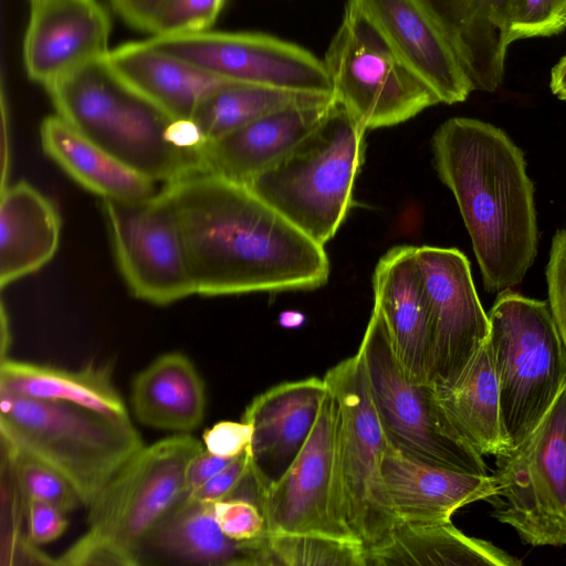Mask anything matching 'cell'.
<instances>
[{
	"mask_svg": "<svg viewBox=\"0 0 566 566\" xmlns=\"http://www.w3.org/2000/svg\"><path fill=\"white\" fill-rule=\"evenodd\" d=\"M305 316L296 311H286L280 314L279 323L284 328H297L303 325Z\"/></svg>",
	"mask_w": 566,
	"mask_h": 566,
	"instance_id": "cell-44",
	"label": "cell"
},
{
	"mask_svg": "<svg viewBox=\"0 0 566 566\" xmlns=\"http://www.w3.org/2000/svg\"><path fill=\"white\" fill-rule=\"evenodd\" d=\"M334 97L264 115L202 148L206 171L249 185L282 159L328 114Z\"/></svg>",
	"mask_w": 566,
	"mask_h": 566,
	"instance_id": "cell-22",
	"label": "cell"
},
{
	"mask_svg": "<svg viewBox=\"0 0 566 566\" xmlns=\"http://www.w3.org/2000/svg\"><path fill=\"white\" fill-rule=\"evenodd\" d=\"M365 132L335 102L308 135L247 186L324 245L349 211L355 177L364 158Z\"/></svg>",
	"mask_w": 566,
	"mask_h": 566,
	"instance_id": "cell-6",
	"label": "cell"
},
{
	"mask_svg": "<svg viewBox=\"0 0 566 566\" xmlns=\"http://www.w3.org/2000/svg\"><path fill=\"white\" fill-rule=\"evenodd\" d=\"M0 390L39 399L75 403L105 416L129 419L113 381L111 365H86L77 370L12 358L1 359Z\"/></svg>",
	"mask_w": 566,
	"mask_h": 566,
	"instance_id": "cell-28",
	"label": "cell"
},
{
	"mask_svg": "<svg viewBox=\"0 0 566 566\" xmlns=\"http://www.w3.org/2000/svg\"><path fill=\"white\" fill-rule=\"evenodd\" d=\"M416 255L430 317L429 382L436 388H448L485 344L489 314L461 251L423 245L416 247Z\"/></svg>",
	"mask_w": 566,
	"mask_h": 566,
	"instance_id": "cell-15",
	"label": "cell"
},
{
	"mask_svg": "<svg viewBox=\"0 0 566 566\" xmlns=\"http://www.w3.org/2000/svg\"><path fill=\"white\" fill-rule=\"evenodd\" d=\"M265 566H367L366 551L354 539L321 534H266Z\"/></svg>",
	"mask_w": 566,
	"mask_h": 566,
	"instance_id": "cell-32",
	"label": "cell"
},
{
	"mask_svg": "<svg viewBox=\"0 0 566 566\" xmlns=\"http://www.w3.org/2000/svg\"><path fill=\"white\" fill-rule=\"evenodd\" d=\"M463 64L474 90L502 83L518 0H426Z\"/></svg>",
	"mask_w": 566,
	"mask_h": 566,
	"instance_id": "cell-23",
	"label": "cell"
},
{
	"mask_svg": "<svg viewBox=\"0 0 566 566\" xmlns=\"http://www.w3.org/2000/svg\"><path fill=\"white\" fill-rule=\"evenodd\" d=\"M99 62L122 86L172 119H191L209 95L231 83L146 40L108 50Z\"/></svg>",
	"mask_w": 566,
	"mask_h": 566,
	"instance_id": "cell-20",
	"label": "cell"
},
{
	"mask_svg": "<svg viewBox=\"0 0 566 566\" xmlns=\"http://www.w3.org/2000/svg\"><path fill=\"white\" fill-rule=\"evenodd\" d=\"M2 454L7 458L25 504L29 500H40L56 506L64 513L83 506L70 482L48 464L4 447H2Z\"/></svg>",
	"mask_w": 566,
	"mask_h": 566,
	"instance_id": "cell-33",
	"label": "cell"
},
{
	"mask_svg": "<svg viewBox=\"0 0 566 566\" xmlns=\"http://www.w3.org/2000/svg\"><path fill=\"white\" fill-rule=\"evenodd\" d=\"M203 443L177 433L144 446L88 507L87 532L72 546L84 565H138L144 544L187 495L186 472Z\"/></svg>",
	"mask_w": 566,
	"mask_h": 566,
	"instance_id": "cell-5",
	"label": "cell"
},
{
	"mask_svg": "<svg viewBox=\"0 0 566 566\" xmlns=\"http://www.w3.org/2000/svg\"><path fill=\"white\" fill-rule=\"evenodd\" d=\"M367 566H518L515 556L491 542L471 537L451 522L398 523L389 542L366 555Z\"/></svg>",
	"mask_w": 566,
	"mask_h": 566,
	"instance_id": "cell-29",
	"label": "cell"
},
{
	"mask_svg": "<svg viewBox=\"0 0 566 566\" xmlns=\"http://www.w3.org/2000/svg\"><path fill=\"white\" fill-rule=\"evenodd\" d=\"M146 41L230 82L332 95L323 60L298 44L266 33L207 30L151 35Z\"/></svg>",
	"mask_w": 566,
	"mask_h": 566,
	"instance_id": "cell-13",
	"label": "cell"
},
{
	"mask_svg": "<svg viewBox=\"0 0 566 566\" xmlns=\"http://www.w3.org/2000/svg\"><path fill=\"white\" fill-rule=\"evenodd\" d=\"M373 289L407 375L429 382L430 317L416 247L390 249L375 268Z\"/></svg>",
	"mask_w": 566,
	"mask_h": 566,
	"instance_id": "cell-21",
	"label": "cell"
},
{
	"mask_svg": "<svg viewBox=\"0 0 566 566\" xmlns=\"http://www.w3.org/2000/svg\"><path fill=\"white\" fill-rule=\"evenodd\" d=\"M338 401L328 387L312 432L285 474L256 496L268 534L356 541L344 517L337 465Z\"/></svg>",
	"mask_w": 566,
	"mask_h": 566,
	"instance_id": "cell-14",
	"label": "cell"
},
{
	"mask_svg": "<svg viewBox=\"0 0 566 566\" xmlns=\"http://www.w3.org/2000/svg\"><path fill=\"white\" fill-rule=\"evenodd\" d=\"M40 139L46 156L102 199H143L156 193L155 181L113 157L57 114L43 119Z\"/></svg>",
	"mask_w": 566,
	"mask_h": 566,
	"instance_id": "cell-27",
	"label": "cell"
},
{
	"mask_svg": "<svg viewBox=\"0 0 566 566\" xmlns=\"http://www.w3.org/2000/svg\"><path fill=\"white\" fill-rule=\"evenodd\" d=\"M163 191L178 214L197 294L313 290L327 282L324 245L247 185L197 171Z\"/></svg>",
	"mask_w": 566,
	"mask_h": 566,
	"instance_id": "cell-1",
	"label": "cell"
},
{
	"mask_svg": "<svg viewBox=\"0 0 566 566\" xmlns=\"http://www.w3.org/2000/svg\"><path fill=\"white\" fill-rule=\"evenodd\" d=\"M358 350L384 433L394 449L429 465L488 474L483 457L457 431L434 386L407 375L376 305Z\"/></svg>",
	"mask_w": 566,
	"mask_h": 566,
	"instance_id": "cell-8",
	"label": "cell"
},
{
	"mask_svg": "<svg viewBox=\"0 0 566 566\" xmlns=\"http://www.w3.org/2000/svg\"><path fill=\"white\" fill-rule=\"evenodd\" d=\"M111 20L97 0H45L31 6L23 41L28 76L44 87L108 51Z\"/></svg>",
	"mask_w": 566,
	"mask_h": 566,
	"instance_id": "cell-18",
	"label": "cell"
},
{
	"mask_svg": "<svg viewBox=\"0 0 566 566\" xmlns=\"http://www.w3.org/2000/svg\"><path fill=\"white\" fill-rule=\"evenodd\" d=\"M400 61L440 103L455 104L474 90L451 41L426 0H353Z\"/></svg>",
	"mask_w": 566,
	"mask_h": 566,
	"instance_id": "cell-16",
	"label": "cell"
},
{
	"mask_svg": "<svg viewBox=\"0 0 566 566\" xmlns=\"http://www.w3.org/2000/svg\"><path fill=\"white\" fill-rule=\"evenodd\" d=\"M323 61L334 101L365 130L403 123L440 103L353 0L345 3Z\"/></svg>",
	"mask_w": 566,
	"mask_h": 566,
	"instance_id": "cell-10",
	"label": "cell"
},
{
	"mask_svg": "<svg viewBox=\"0 0 566 566\" xmlns=\"http://www.w3.org/2000/svg\"><path fill=\"white\" fill-rule=\"evenodd\" d=\"M434 167L451 190L491 293L517 285L537 251L534 187L522 150L502 129L452 117L432 137Z\"/></svg>",
	"mask_w": 566,
	"mask_h": 566,
	"instance_id": "cell-2",
	"label": "cell"
},
{
	"mask_svg": "<svg viewBox=\"0 0 566 566\" xmlns=\"http://www.w3.org/2000/svg\"><path fill=\"white\" fill-rule=\"evenodd\" d=\"M486 344L499 381L505 452L541 422L566 387V347L544 301L501 292Z\"/></svg>",
	"mask_w": 566,
	"mask_h": 566,
	"instance_id": "cell-7",
	"label": "cell"
},
{
	"mask_svg": "<svg viewBox=\"0 0 566 566\" xmlns=\"http://www.w3.org/2000/svg\"><path fill=\"white\" fill-rule=\"evenodd\" d=\"M250 474L251 455L248 448L237 455L221 472L189 494V496L208 503L233 497Z\"/></svg>",
	"mask_w": 566,
	"mask_h": 566,
	"instance_id": "cell-38",
	"label": "cell"
},
{
	"mask_svg": "<svg viewBox=\"0 0 566 566\" xmlns=\"http://www.w3.org/2000/svg\"><path fill=\"white\" fill-rule=\"evenodd\" d=\"M43 1H45V0H30L31 6L43 2Z\"/></svg>",
	"mask_w": 566,
	"mask_h": 566,
	"instance_id": "cell-46",
	"label": "cell"
},
{
	"mask_svg": "<svg viewBox=\"0 0 566 566\" xmlns=\"http://www.w3.org/2000/svg\"><path fill=\"white\" fill-rule=\"evenodd\" d=\"M109 2L128 25L150 33L164 0H109Z\"/></svg>",
	"mask_w": 566,
	"mask_h": 566,
	"instance_id": "cell-41",
	"label": "cell"
},
{
	"mask_svg": "<svg viewBox=\"0 0 566 566\" xmlns=\"http://www.w3.org/2000/svg\"><path fill=\"white\" fill-rule=\"evenodd\" d=\"M130 403L144 426L188 433L203 420L205 385L186 355L167 353L135 376Z\"/></svg>",
	"mask_w": 566,
	"mask_h": 566,
	"instance_id": "cell-26",
	"label": "cell"
},
{
	"mask_svg": "<svg viewBox=\"0 0 566 566\" xmlns=\"http://www.w3.org/2000/svg\"><path fill=\"white\" fill-rule=\"evenodd\" d=\"M492 516L532 546L566 545V387L533 431L496 455Z\"/></svg>",
	"mask_w": 566,
	"mask_h": 566,
	"instance_id": "cell-11",
	"label": "cell"
},
{
	"mask_svg": "<svg viewBox=\"0 0 566 566\" xmlns=\"http://www.w3.org/2000/svg\"><path fill=\"white\" fill-rule=\"evenodd\" d=\"M549 86L555 96L566 101V54L553 67Z\"/></svg>",
	"mask_w": 566,
	"mask_h": 566,
	"instance_id": "cell-43",
	"label": "cell"
},
{
	"mask_svg": "<svg viewBox=\"0 0 566 566\" xmlns=\"http://www.w3.org/2000/svg\"><path fill=\"white\" fill-rule=\"evenodd\" d=\"M566 28V0H518L511 24V41L549 36Z\"/></svg>",
	"mask_w": 566,
	"mask_h": 566,
	"instance_id": "cell-35",
	"label": "cell"
},
{
	"mask_svg": "<svg viewBox=\"0 0 566 566\" xmlns=\"http://www.w3.org/2000/svg\"><path fill=\"white\" fill-rule=\"evenodd\" d=\"M226 0H164L151 35H170L210 30Z\"/></svg>",
	"mask_w": 566,
	"mask_h": 566,
	"instance_id": "cell-34",
	"label": "cell"
},
{
	"mask_svg": "<svg viewBox=\"0 0 566 566\" xmlns=\"http://www.w3.org/2000/svg\"><path fill=\"white\" fill-rule=\"evenodd\" d=\"M331 98L333 95L231 82L209 95L191 119L206 143L221 138L270 113Z\"/></svg>",
	"mask_w": 566,
	"mask_h": 566,
	"instance_id": "cell-31",
	"label": "cell"
},
{
	"mask_svg": "<svg viewBox=\"0 0 566 566\" xmlns=\"http://www.w3.org/2000/svg\"><path fill=\"white\" fill-rule=\"evenodd\" d=\"M324 378L338 401L337 465L345 523L367 555L389 542L397 524L381 474L387 439L359 350Z\"/></svg>",
	"mask_w": 566,
	"mask_h": 566,
	"instance_id": "cell-9",
	"label": "cell"
},
{
	"mask_svg": "<svg viewBox=\"0 0 566 566\" xmlns=\"http://www.w3.org/2000/svg\"><path fill=\"white\" fill-rule=\"evenodd\" d=\"M221 531L234 541H252L266 534L265 520L258 504L241 497L213 503Z\"/></svg>",
	"mask_w": 566,
	"mask_h": 566,
	"instance_id": "cell-36",
	"label": "cell"
},
{
	"mask_svg": "<svg viewBox=\"0 0 566 566\" xmlns=\"http://www.w3.org/2000/svg\"><path fill=\"white\" fill-rule=\"evenodd\" d=\"M10 347V331H9V323L8 317L4 311V306L2 304L1 310V359H4L9 356H7V353Z\"/></svg>",
	"mask_w": 566,
	"mask_h": 566,
	"instance_id": "cell-45",
	"label": "cell"
},
{
	"mask_svg": "<svg viewBox=\"0 0 566 566\" xmlns=\"http://www.w3.org/2000/svg\"><path fill=\"white\" fill-rule=\"evenodd\" d=\"M252 427L244 421H220L207 429L202 434L205 449L209 452L233 458L249 448Z\"/></svg>",
	"mask_w": 566,
	"mask_h": 566,
	"instance_id": "cell-40",
	"label": "cell"
},
{
	"mask_svg": "<svg viewBox=\"0 0 566 566\" xmlns=\"http://www.w3.org/2000/svg\"><path fill=\"white\" fill-rule=\"evenodd\" d=\"M328 391L325 378L283 382L256 396L241 420L252 427L249 446L256 496L293 464L317 419Z\"/></svg>",
	"mask_w": 566,
	"mask_h": 566,
	"instance_id": "cell-17",
	"label": "cell"
},
{
	"mask_svg": "<svg viewBox=\"0 0 566 566\" xmlns=\"http://www.w3.org/2000/svg\"><path fill=\"white\" fill-rule=\"evenodd\" d=\"M56 114L113 157L164 185L206 171L200 151L180 147L175 119L87 64L45 87Z\"/></svg>",
	"mask_w": 566,
	"mask_h": 566,
	"instance_id": "cell-4",
	"label": "cell"
},
{
	"mask_svg": "<svg viewBox=\"0 0 566 566\" xmlns=\"http://www.w3.org/2000/svg\"><path fill=\"white\" fill-rule=\"evenodd\" d=\"M436 392L457 431L479 454L505 452L499 381L486 342L458 381Z\"/></svg>",
	"mask_w": 566,
	"mask_h": 566,
	"instance_id": "cell-30",
	"label": "cell"
},
{
	"mask_svg": "<svg viewBox=\"0 0 566 566\" xmlns=\"http://www.w3.org/2000/svg\"><path fill=\"white\" fill-rule=\"evenodd\" d=\"M61 219L53 202L27 181L1 189L0 286L40 270L54 256Z\"/></svg>",
	"mask_w": 566,
	"mask_h": 566,
	"instance_id": "cell-25",
	"label": "cell"
},
{
	"mask_svg": "<svg viewBox=\"0 0 566 566\" xmlns=\"http://www.w3.org/2000/svg\"><path fill=\"white\" fill-rule=\"evenodd\" d=\"M28 515V541L33 545H43L57 539L67 527L63 511L40 500H29L25 509Z\"/></svg>",
	"mask_w": 566,
	"mask_h": 566,
	"instance_id": "cell-39",
	"label": "cell"
},
{
	"mask_svg": "<svg viewBox=\"0 0 566 566\" xmlns=\"http://www.w3.org/2000/svg\"><path fill=\"white\" fill-rule=\"evenodd\" d=\"M102 201L117 265L135 297L167 305L197 294L181 224L163 189Z\"/></svg>",
	"mask_w": 566,
	"mask_h": 566,
	"instance_id": "cell-12",
	"label": "cell"
},
{
	"mask_svg": "<svg viewBox=\"0 0 566 566\" xmlns=\"http://www.w3.org/2000/svg\"><path fill=\"white\" fill-rule=\"evenodd\" d=\"M266 534L252 541H234L221 531L213 503L188 495L148 536L140 563L143 555L151 552L184 564L265 566Z\"/></svg>",
	"mask_w": 566,
	"mask_h": 566,
	"instance_id": "cell-24",
	"label": "cell"
},
{
	"mask_svg": "<svg viewBox=\"0 0 566 566\" xmlns=\"http://www.w3.org/2000/svg\"><path fill=\"white\" fill-rule=\"evenodd\" d=\"M549 310L566 347V228L553 238L546 269Z\"/></svg>",
	"mask_w": 566,
	"mask_h": 566,
	"instance_id": "cell-37",
	"label": "cell"
},
{
	"mask_svg": "<svg viewBox=\"0 0 566 566\" xmlns=\"http://www.w3.org/2000/svg\"><path fill=\"white\" fill-rule=\"evenodd\" d=\"M381 474L397 524L451 522L457 510L480 500L488 501L496 490L493 474L479 475L418 462L388 442Z\"/></svg>",
	"mask_w": 566,
	"mask_h": 566,
	"instance_id": "cell-19",
	"label": "cell"
},
{
	"mask_svg": "<svg viewBox=\"0 0 566 566\" xmlns=\"http://www.w3.org/2000/svg\"><path fill=\"white\" fill-rule=\"evenodd\" d=\"M0 433L2 447L57 471L86 509L144 447L130 419L4 390H0Z\"/></svg>",
	"mask_w": 566,
	"mask_h": 566,
	"instance_id": "cell-3",
	"label": "cell"
},
{
	"mask_svg": "<svg viewBox=\"0 0 566 566\" xmlns=\"http://www.w3.org/2000/svg\"><path fill=\"white\" fill-rule=\"evenodd\" d=\"M233 458H226L213 454L203 449L198 452L189 462L186 472L187 495L191 494L216 474L229 465Z\"/></svg>",
	"mask_w": 566,
	"mask_h": 566,
	"instance_id": "cell-42",
	"label": "cell"
}]
</instances>
